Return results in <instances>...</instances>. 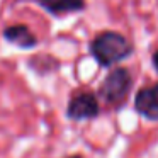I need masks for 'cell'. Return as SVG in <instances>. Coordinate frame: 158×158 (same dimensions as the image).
<instances>
[{
  "label": "cell",
  "mask_w": 158,
  "mask_h": 158,
  "mask_svg": "<svg viewBox=\"0 0 158 158\" xmlns=\"http://www.w3.org/2000/svg\"><path fill=\"white\" fill-rule=\"evenodd\" d=\"M151 65H153V68H155V72L158 73V49L151 55Z\"/></svg>",
  "instance_id": "7"
},
{
  "label": "cell",
  "mask_w": 158,
  "mask_h": 158,
  "mask_svg": "<svg viewBox=\"0 0 158 158\" xmlns=\"http://www.w3.org/2000/svg\"><path fill=\"white\" fill-rule=\"evenodd\" d=\"M66 117L73 123H83V121H92L99 117L100 114V102L97 99L95 92L82 90L70 97L66 104Z\"/></svg>",
  "instance_id": "3"
},
{
  "label": "cell",
  "mask_w": 158,
  "mask_h": 158,
  "mask_svg": "<svg viewBox=\"0 0 158 158\" xmlns=\"http://www.w3.org/2000/svg\"><path fill=\"white\" fill-rule=\"evenodd\" d=\"M66 158H82V155H72V156H66Z\"/></svg>",
  "instance_id": "8"
},
{
  "label": "cell",
  "mask_w": 158,
  "mask_h": 158,
  "mask_svg": "<svg viewBox=\"0 0 158 158\" xmlns=\"http://www.w3.org/2000/svg\"><path fill=\"white\" fill-rule=\"evenodd\" d=\"M2 38L9 43L14 44L21 49H34L39 44V39L34 32L29 29V26L26 24H12L4 27L2 31Z\"/></svg>",
  "instance_id": "5"
},
{
  "label": "cell",
  "mask_w": 158,
  "mask_h": 158,
  "mask_svg": "<svg viewBox=\"0 0 158 158\" xmlns=\"http://www.w3.org/2000/svg\"><path fill=\"white\" fill-rule=\"evenodd\" d=\"M89 51L100 68H114V65L127 60L134 53V46L117 31H102L94 36Z\"/></svg>",
  "instance_id": "1"
},
{
  "label": "cell",
  "mask_w": 158,
  "mask_h": 158,
  "mask_svg": "<svg viewBox=\"0 0 158 158\" xmlns=\"http://www.w3.org/2000/svg\"><path fill=\"white\" fill-rule=\"evenodd\" d=\"M133 85L134 80L129 70L124 68V66H114L99 85V90H97L95 95L97 99L106 102L109 107L119 110L127 102V97L133 90Z\"/></svg>",
  "instance_id": "2"
},
{
  "label": "cell",
  "mask_w": 158,
  "mask_h": 158,
  "mask_svg": "<svg viewBox=\"0 0 158 158\" xmlns=\"http://www.w3.org/2000/svg\"><path fill=\"white\" fill-rule=\"evenodd\" d=\"M134 110L148 121H158V83L143 87L134 95Z\"/></svg>",
  "instance_id": "4"
},
{
  "label": "cell",
  "mask_w": 158,
  "mask_h": 158,
  "mask_svg": "<svg viewBox=\"0 0 158 158\" xmlns=\"http://www.w3.org/2000/svg\"><path fill=\"white\" fill-rule=\"evenodd\" d=\"M41 9H44L53 17H61L66 14H78L85 10V0H34Z\"/></svg>",
  "instance_id": "6"
}]
</instances>
